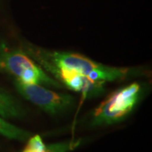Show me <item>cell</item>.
<instances>
[{
  "label": "cell",
  "mask_w": 152,
  "mask_h": 152,
  "mask_svg": "<svg viewBox=\"0 0 152 152\" xmlns=\"http://www.w3.org/2000/svg\"><path fill=\"white\" fill-rule=\"evenodd\" d=\"M143 92L142 86L138 83H132L114 91L91 112L89 125L106 126L123 121L136 107Z\"/></svg>",
  "instance_id": "3957f363"
},
{
  "label": "cell",
  "mask_w": 152,
  "mask_h": 152,
  "mask_svg": "<svg viewBox=\"0 0 152 152\" xmlns=\"http://www.w3.org/2000/svg\"><path fill=\"white\" fill-rule=\"evenodd\" d=\"M27 115V111L16 96L0 87V116L8 119H23Z\"/></svg>",
  "instance_id": "8992f818"
},
{
  "label": "cell",
  "mask_w": 152,
  "mask_h": 152,
  "mask_svg": "<svg viewBox=\"0 0 152 152\" xmlns=\"http://www.w3.org/2000/svg\"><path fill=\"white\" fill-rule=\"evenodd\" d=\"M14 85L23 97L52 116L67 113L75 106V98L68 93L54 92L42 85L26 84L16 79Z\"/></svg>",
  "instance_id": "277c9868"
},
{
  "label": "cell",
  "mask_w": 152,
  "mask_h": 152,
  "mask_svg": "<svg viewBox=\"0 0 152 152\" xmlns=\"http://www.w3.org/2000/svg\"><path fill=\"white\" fill-rule=\"evenodd\" d=\"M21 49L48 74L61 70L105 83L134 78L146 74L143 68L104 65L77 53L49 50L28 42L23 43Z\"/></svg>",
  "instance_id": "6da1fadb"
},
{
  "label": "cell",
  "mask_w": 152,
  "mask_h": 152,
  "mask_svg": "<svg viewBox=\"0 0 152 152\" xmlns=\"http://www.w3.org/2000/svg\"><path fill=\"white\" fill-rule=\"evenodd\" d=\"M49 75L65 88L81 93L83 97H96L106 92L105 82L93 80L86 76L61 70L53 71Z\"/></svg>",
  "instance_id": "5b68a950"
},
{
  "label": "cell",
  "mask_w": 152,
  "mask_h": 152,
  "mask_svg": "<svg viewBox=\"0 0 152 152\" xmlns=\"http://www.w3.org/2000/svg\"><path fill=\"white\" fill-rule=\"evenodd\" d=\"M0 73L14 76L26 84H37L61 90L64 87L30 58L22 49L11 48L0 41Z\"/></svg>",
  "instance_id": "7a4b0ae2"
},
{
  "label": "cell",
  "mask_w": 152,
  "mask_h": 152,
  "mask_svg": "<svg viewBox=\"0 0 152 152\" xmlns=\"http://www.w3.org/2000/svg\"><path fill=\"white\" fill-rule=\"evenodd\" d=\"M80 144V140H69L47 146L45 152H68L73 150Z\"/></svg>",
  "instance_id": "ba28073f"
},
{
  "label": "cell",
  "mask_w": 152,
  "mask_h": 152,
  "mask_svg": "<svg viewBox=\"0 0 152 152\" xmlns=\"http://www.w3.org/2000/svg\"><path fill=\"white\" fill-rule=\"evenodd\" d=\"M0 135L9 140L25 142L33 135L29 131L19 128L0 116Z\"/></svg>",
  "instance_id": "52a82bcc"
},
{
  "label": "cell",
  "mask_w": 152,
  "mask_h": 152,
  "mask_svg": "<svg viewBox=\"0 0 152 152\" xmlns=\"http://www.w3.org/2000/svg\"><path fill=\"white\" fill-rule=\"evenodd\" d=\"M47 146L42 141L39 135H32L28 139V141L22 152H45Z\"/></svg>",
  "instance_id": "9c48e42d"
}]
</instances>
